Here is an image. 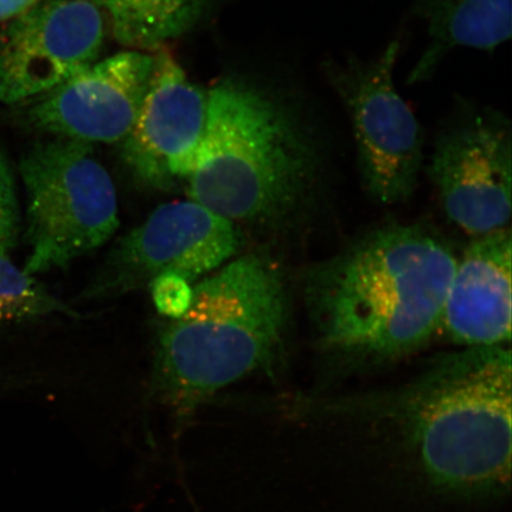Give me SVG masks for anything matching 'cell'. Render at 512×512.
<instances>
[{
	"label": "cell",
	"mask_w": 512,
	"mask_h": 512,
	"mask_svg": "<svg viewBox=\"0 0 512 512\" xmlns=\"http://www.w3.org/2000/svg\"><path fill=\"white\" fill-rule=\"evenodd\" d=\"M457 258L418 224L371 230L307 272L304 298L317 347L339 369L383 366L440 331Z\"/></svg>",
	"instance_id": "1"
},
{
	"label": "cell",
	"mask_w": 512,
	"mask_h": 512,
	"mask_svg": "<svg viewBox=\"0 0 512 512\" xmlns=\"http://www.w3.org/2000/svg\"><path fill=\"white\" fill-rule=\"evenodd\" d=\"M511 354L466 348L393 392L319 406L379 425L447 496L502 495L511 482Z\"/></svg>",
	"instance_id": "2"
},
{
	"label": "cell",
	"mask_w": 512,
	"mask_h": 512,
	"mask_svg": "<svg viewBox=\"0 0 512 512\" xmlns=\"http://www.w3.org/2000/svg\"><path fill=\"white\" fill-rule=\"evenodd\" d=\"M325 152L316 115L297 89L227 80L208 95L189 196L233 223L287 232L315 209Z\"/></svg>",
	"instance_id": "3"
},
{
	"label": "cell",
	"mask_w": 512,
	"mask_h": 512,
	"mask_svg": "<svg viewBox=\"0 0 512 512\" xmlns=\"http://www.w3.org/2000/svg\"><path fill=\"white\" fill-rule=\"evenodd\" d=\"M292 304L271 256L249 253L192 287L188 309L160 332L149 399L181 430L219 390L284 361Z\"/></svg>",
	"instance_id": "4"
},
{
	"label": "cell",
	"mask_w": 512,
	"mask_h": 512,
	"mask_svg": "<svg viewBox=\"0 0 512 512\" xmlns=\"http://www.w3.org/2000/svg\"><path fill=\"white\" fill-rule=\"evenodd\" d=\"M19 172L30 247L25 273L63 270L118 229L117 191L91 144L60 137L38 143L22 158Z\"/></svg>",
	"instance_id": "5"
},
{
	"label": "cell",
	"mask_w": 512,
	"mask_h": 512,
	"mask_svg": "<svg viewBox=\"0 0 512 512\" xmlns=\"http://www.w3.org/2000/svg\"><path fill=\"white\" fill-rule=\"evenodd\" d=\"M401 50L398 36L369 59L349 55L322 63L348 114L364 188L382 206L408 201L424 165V132L394 82Z\"/></svg>",
	"instance_id": "6"
},
{
	"label": "cell",
	"mask_w": 512,
	"mask_h": 512,
	"mask_svg": "<svg viewBox=\"0 0 512 512\" xmlns=\"http://www.w3.org/2000/svg\"><path fill=\"white\" fill-rule=\"evenodd\" d=\"M511 133L503 112L463 101L435 138L431 181L448 219L475 238L508 228Z\"/></svg>",
	"instance_id": "7"
},
{
	"label": "cell",
	"mask_w": 512,
	"mask_h": 512,
	"mask_svg": "<svg viewBox=\"0 0 512 512\" xmlns=\"http://www.w3.org/2000/svg\"><path fill=\"white\" fill-rule=\"evenodd\" d=\"M241 235L235 223L194 201L159 206L117 243L86 298H110L150 286L165 275L192 281L232 258Z\"/></svg>",
	"instance_id": "8"
},
{
	"label": "cell",
	"mask_w": 512,
	"mask_h": 512,
	"mask_svg": "<svg viewBox=\"0 0 512 512\" xmlns=\"http://www.w3.org/2000/svg\"><path fill=\"white\" fill-rule=\"evenodd\" d=\"M104 15L88 0H42L0 30V102L36 99L96 61Z\"/></svg>",
	"instance_id": "9"
},
{
	"label": "cell",
	"mask_w": 512,
	"mask_h": 512,
	"mask_svg": "<svg viewBox=\"0 0 512 512\" xmlns=\"http://www.w3.org/2000/svg\"><path fill=\"white\" fill-rule=\"evenodd\" d=\"M155 63V56L142 50L95 61L34 99L27 124L88 144L120 142L138 117Z\"/></svg>",
	"instance_id": "10"
},
{
	"label": "cell",
	"mask_w": 512,
	"mask_h": 512,
	"mask_svg": "<svg viewBox=\"0 0 512 512\" xmlns=\"http://www.w3.org/2000/svg\"><path fill=\"white\" fill-rule=\"evenodd\" d=\"M155 60L142 107L123 140V153L140 181L170 190L194 171L206 131L208 95L166 51H159Z\"/></svg>",
	"instance_id": "11"
},
{
	"label": "cell",
	"mask_w": 512,
	"mask_h": 512,
	"mask_svg": "<svg viewBox=\"0 0 512 512\" xmlns=\"http://www.w3.org/2000/svg\"><path fill=\"white\" fill-rule=\"evenodd\" d=\"M511 251L508 227L478 236L457 259L440 322L453 343L489 348L510 342Z\"/></svg>",
	"instance_id": "12"
},
{
	"label": "cell",
	"mask_w": 512,
	"mask_h": 512,
	"mask_svg": "<svg viewBox=\"0 0 512 512\" xmlns=\"http://www.w3.org/2000/svg\"><path fill=\"white\" fill-rule=\"evenodd\" d=\"M413 11L428 42L408 75L411 86L430 81L454 50L494 54L511 38L512 0H414Z\"/></svg>",
	"instance_id": "13"
},
{
	"label": "cell",
	"mask_w": 512,
	"mask_h": 512,
	"mask_svg": "<svg viewBox=\"0 0 512 512\" xmlns=\"http://www.w3.org/2000/svg\"><path fill=\"white\" fill-rule=\"evenodd\" d=\"M110 21L115 40L144 50L187 34L206 11L209 0H88Z\"/></svg>",
	"instance_id": "14"
},
{
	"label": "cell",
	"mask_w": 512,
	"mask_h": 512,
	"mask_svg": "<svg viewBox=\"0 0 512 512\" xmlns=\"http://www.w3.org/2000/svg\"><path fill=\"white\" fill-rule=\"evenodd\" d=\"M56 313L78 317V312L18 268L9 255H0V330Z\"/></svg>",
	"instance_id": "15"
},
{
	"label": "cell",
	"mask_w": 512,
	"mask_h": 512,
	"mask_svg": "<svg viewBox=\"0 0 512 512\" xmlns=\"http://www.w3.org/2000/svg\"><path fill=\"white\" fill-rule=\"evenodd\" d=\"M14 172L0 150V255H9L17 245L22 228Z\"/></svg>",
	"instance_id": "16"
},
{
	"label": "cell",
	"mask_w": 512,
	"mask_h": 512,
	"mask_svg": "<svg viewBox=\"0 0 512 512\" xmlns=\"http://www.w3.org/2000/svg\"><path fill=\"white\" fill-rule=\"evenodd\" d=\"M153 302L164 316L171 319L182 316L191 299V284L176 275H165L150 285Z\"/></svg>",
	"instance_id": "17"
},
{
	"label": "cell",
	"mask_w": 512,
	"mask_h": 512,
	"mask_svg": "<svg viewBox=\"0 0 512 512\" xmlns=\"http://www.w3.org/2000/svg\"><path fill=\"white\" fill-rule=\"evenodd\" d=\"M42 0H0V23H6L34 8Z\"/></svg>",
	"instance_id": "18"
}]
</instances>
